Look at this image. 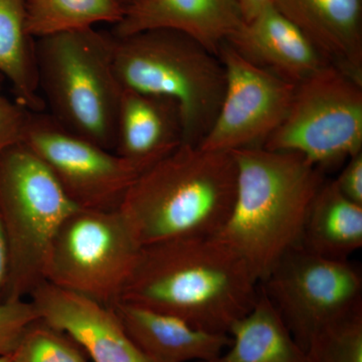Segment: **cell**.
<instances>
[{
	"label": "cell",
	"mask_w": 362,
	"mask_h": 362,
	"mask_svg": "<svg viewBox=\"0 0 362 362\" xmlns=\"http://www.w3.org/2000/svg\"><path fill=\"white\" fill-rule=\"evenodd\" d=\"M258 283L246 262L218 238L173 240L141 247L119 301L228 334L256 303Z\"/></svg>",
	"instance_id": "cell-1"
},
{
	"label": "cell",
	"mask_w": 362,
	"mask_h": 362,
	"mask_svg": "<svg viewBox=\"0 0 362 362\" xmlns=\"http://www.w3.org/2000/svg\"><path fill=\"white\" fill-rule=\"evenodd\" d=\"M232 153L235 201L216 237L262 283L285 254L301 246L309 209L325 180L320 168L293 152L249 148Z\"/></svg>",
	"instance_id": "cell-2"
},
{
	"label": "cell",
	"mask_w": 362,
	"mask_h": 362,
	"mask_svg": "<svg viewBox=\"0 0 362 362\" xmlns=\"http://www.w3.org/2000/svg\"><path fill=\"white\" fill-rule=\"evenodd\" d=\"M235 187L232 152L182 143L136 178L118 209L141 247L216 237L232 211Z\"/></svg>",
	"instance_id": "cell-3"
},
{
	"label": "cell",
	"mask_w": 362,
	"mask_h": 362,
	"mask_svg": "<svg viewBox=\"0 0 362 362\" xmlns=\"http://www.w3.org/2000/svg\"><path fill=\"white\" fill-rule=\"evenodd\" d=\"M113 40L92 28L35 42L37 83L49 116L112 151L123 90L114 70Z\"/></svg>",
	"instance_id": "cell-4"
},
{
	"label": "cell",
	"mask_w": 362,
	"mask_h": 362,
	"mask_svg": "<svg viewBox=\"0 0 362 362\" xmlns=\"http://www.w3.org/2000/svg\"><path fill=\"white\" fill-rule=\"evenodd\" d=\"M113 39L114 70L123 89L175 101L182 120V143L201 144L225 90L220 57L175 30H146Z\"/></svg>",
	"instance_id": "cell-5"
},
{
	"label": "cell",
	"mask_w": 362,
	"mask_h": 362,
	"mask_svg": "<svg viewBox=\"0 0 362 362\" xmlns=\"http://www.w3.org/2000/svg\"><path fill=\"white\" fill-rule=\"evenodd\" d=\"M76 209L51 170L25 143L0 156V218L11 255L8 299L28 298L45 282L52 240Z\"/></svg>",
	"instance_id": "cell-6"
},
{
	"label": "cell",
	"mask_w": 362,
	"mask_h": 362,
	"mask_svg": "<svg viewBox=\"0 0 362 362\" xmlns=\"http://www.w3.org/2000/svg\"><path fill=\"white\" fill-rule=\"evenodd\" d=\"M141 247L119 209H76L52 240L45 282L114 304L120 300Z\"/></svg>",
	"instance_id": "cell-7"
},
{
	"label": "cell",
	"mask_w": 362,
	"mask_h": 362,
	"mask_svg": "<svg viewBox=\"0 0 362 362\" xmlns=\"http://www.w3.org/2000/svg\"><path fill=\"white\" fill-rule=\"evenodd\" d=\"M263 148L293 152L316 168L362 152V83L327 65L296 85L291 106Z\"/></svg>",
	"instance_id": "cell-8"
},
{
	"label": "cell",
	"mask_w": 362,
	"mask_h": 362,
	"mask_svg": "<svg viewBox=\"0 0 362 362\" xmlns=\"http://www.w3.org/2000/svg\"><path fill=\"white\" fill-rule=\"evenodd\" d=\"M262 283L303 351L319 330L362 306V278L356 266L301 246L285 254Z\"/></svg>",
	"instance_id": "cell-9"
},
{
	"label": "cell",
	"mask_w": 362,
	"mask_h": 362,
	"mask_svg": "<svg viewBox=\"0 0 362 362\" xmlns=\"http://www.w3.org/2000/svg\"><path fill=\"white\" fill-rule=\"evenodd\" d=\"M23 142L78 209H118L136 178L148 168L71 133L42 113H32Z\"/></svg>",
	"instance_id": "cell-10"
},
{
	"label": "cell",
	"mask_w": 362,
	"mask_h": 362,
	"mask_svg": "<svg viewBox=\"0 0 362 362\" xmlns=\"http://www.w3.org/2000/svg\"><path fill=\"white\" fill-rule=\"evenodd\" d=\"M225 90L213 126L199 144L213 151L263 148L284 121L296 85L243 58L230 45H221Z\"/></svg>",
	"instance_id": "cell-11"
},
{
	"label": "cell",
	"mask_w": 362,
	"mask_h": 362,
	"mask_svg": "<svg viewBox=\"0 0 362 362\" xmlns=\"http://www.w3.org/2000/svg\"><path fill=\"white\" fill-rule=\"evenodd\" d=\"M28 299L42 321L73 338L93 362H154L133 342L111 305L49 282Z\"/></svg>",
	"instance_id": "cell-12"
},
{
	"label": "cell",
	"mask_w": 362,
	"mask_h": 362,
	"mask_svg": "<svg viewBox=\"0 0 362 362\" xmlns=\"http://www.w3.org/2000/svg\"><path fill=\"white\" fill-rule=\"evenodd\" d=\"M244 23L235 0H134L116 23L114 37L146 30H175L218 54L221 45Z\"/></svg>",
	"instance_id": "cell-13"
},
{
	"label": "cell",
	"mask_w": 362,
	"mask_h": 362,
	"mask_svg": "<svg viewBox=\"0 0 362 362\" xmlns=\"http://www.w3.org/2000/svg\"><path fill=\"white\" fill-rule=\"evenodd\" d=\"M226 42L254 65L294 85L329 65L275 6L244 21Z\"/></svg>",
	"instance_id": "cell-14"
},
{
	"label": "cell",
	"mask_w": 362,
	"mask_h": 362,
	"mask_svg": "<svg viewBox=\"0 0 362 362\" xmlns=\"http://www.w3.org/2000/svg\"><path fill=\"white\" fill-rule=\"evenodd\" d=\"M331 66L362 83V0H276Z\"/></svg>",
	"instance_id": "cell-15"
},
{
	"label": "cell",
	"mask_w": 362,
	"mask_h": 362,
	"mask_svg": "<svg viewBox=\"0 0 362 362\" xmlns=\"http://www.w3.org/2000/svg\"><path fill=\"white\" fill-rule=\"evenodd\" d=\"M111 306L133 342L154 362L209 361L232 344L230 334L197 329L178 317L123 301Z\"/></svg>",
	"instance_id": "cell-16"
},
{
	"label": "cell",
	"mask_w": 362,
	"mask_h": 362,
	"mask_svg": "<svg viewBox=\"0 0 362 362\" xmlns=\"http://www.w3.org/2000/svg\"><path fill=\"white\" fill-rule=\"evenodd\" d=\"M180 108L168 98L123 89L114 152L149 168L182 144Z\"/></svg>",
	"instance_id": "cell-17"
},
{
	"label": "cell",
	"mask_w": 362,
	"mask_h": 362,
	"mask_svg": "<svg viewBox=\"0 0 362 362\" xmlns=\"http://www.w3.org/2000/svg\"><path fill=\"white\" fill-rule=\"evenodd\" d=\"M228 351L213 359L197 362H306L282 317L265 292L246 315L230 326Z\"/></svg>",
	"instance_id": "cell-18"
},
{
	"label": "cell",
	"mask_w": 362,
	"mask_h": 362,
	"mask_svg": "<svg viewBox=\"0 0 362 362\" xmlns=\"http://www.w3.org/2000/svg\"><path fill=\"white\" fill-rule=\"evenodd\" d=\"M362 246V206L350 202L334 181H324L305 221L301 247L325 258L349 259Z\"/></svg>",
	"instance_id": "cell-19"
},
{
	"label": "cell",
	"mask_w": 362,
	"mask_h": 362,
	"mask_svg": "<svg viewBox=\"0 0 362 362\" xmlns=\"http://www.w3.org/2000/svg\"><path fill=\"white\" fill-rule=\"evenodd\" d=\"M26 28L25 0H0V75L32 113L45 108L40 96L35 42Z\"/></svg>",
	"instance_id": "cell-20"
},
{
	"label": "cell",
	"mask_w": 362,
	"mask_h": 362,
	"mask_svg": "<svg viewBox=\"0 0 362 362\" xmlns=\"http://www.w3.org/2000/svg\"><path fill=\"white\" fill-rule=\"evenodd\" d=\"M26 28L35 39L87 30L100 23L122 20L125 7L119 0H25Z\"/></svg>",
	"instance_id": "cell-21"
},
{
	"label": "cell",
	"mask_w": 362,
	"mask_h": 362,
	"mask_svg": "<svg viewBox=\"0 0 362 362\" xmlns=\"http://www.w3.org/2000/svg\"><path fill=\"white\" fill-rule=\"evenodd\" d=\"M304 354L306 362H362V306L319 330Z\"/></svg>",
	"instance_id": "cell-22"
},
{
	"label": "cell",
	"mask_w": 362,
	"mask_h": 362,
	"mask_svg": "<svg viewBox=\"0 0 362 362\" xmlns=\"http://www.w3.org/2000/svg\"><path fill=\"white\" fill-rule=\"evenodd\" d=\"M13 362H88L73 338L42 321L33 322L11 356Z\"/></svg>",
	"instance_id": "cell-23"
},
{
	"label": "cell",
	"mask_w": 362,
	"mask_h": 362,
	"mask_svg": "<svg viewBox=\"0 0 362 362\" xmlns=\"http://www.w3.org/2000/svg\"><path fill=\"white\" fill-rule=\"evenodd\" d=\"M40 314L28 298L0 302V358L11 356Z\"/></svg>",
	"instance_id": "cell-24"
},
{
	"label": "cell",
	"mask_w": 362,
	"mask_h": 362,
	"mask_svg": "<svg viewBox=\"0 0 362 362\" xmlns=\"http://www.w3.org/2000/svg\"><path fill=\"white\" fill-rule=\"evenodd\" d=\"M4 78L0 75V156L13 145L23 141L32 112L16 98L7 96Z\"/></svg>",
	"instance_id": "cell-25"
},
{
	"label": "cell",
	"mask_w": 362,
	"mask_h": 362,
	"mask_svg": "<svg viewBox=\"0 0 362 362\" xmlns=\"http://www.w3.org/2000/svg\"><path fill=\"white\" fill-rule=\"evenodd\" d=\"M333 181L343 197L362 206V152L350 157L341 173Z\"/></svg>",
	"instance_id": "cell-26"
},
{
	"label": "cell",
	"mask_w": 362,
	"mask_h": 362,
	"mask_svg": "<svg viewBox=\"0 0 362 362\" xmlns=\"http://www.w3.org/2000/svg\"><path fill=\"white\" fill-rule=\"evenodd\" d=\"M11 283V255L6 230L0 218V302L8 300Z\"/></svg>",
	"instance_id": "cell-27"
},
{
	"label": "cell",
	"mask_w": 362,
	"mask_h": 362,
	"mask_svg": "<svg viewBox=\"0 0 362 362\" xmlns=\"http://www.w3.org/2000/svg\"><path fill=\"white\" fill-rule=\"evenodd\" d=\"M244 21H251L268 7L275 6L276 0H235Z\"/></svg>",
	"instance_id": "cell-28"
},
{
	"label": "cell",
	"mask_w": 362,
	"mask_h": 362,
	"mask_svg": "<svg viewBox=\"0 0 362 362\" xmlns=\"http://www.w3.org/2000/svg\"><path fill=\"white\" fill-rule=\"evenodd\" d=\"M119 1H120L121 4H123L124 7H126L127 6H129L131 2L134 1V0H119Z\"/></svg>",
	"instance_id": "cell-29"
},
{
	"label": "cell",
	"mask_w": 362,
	"mask_h": 362,
	"mask_svg": "<svg viewBox=\"0 0 362 362\" xmlns=\"http://www.w3.org/2000/svg\"><path fill=\"white\" fill-rule=\"evenodd\" d=\"M0 362H13V361H11V356H7L1 357V358H0Z\"/></svg>",
	"instance_id": "cell-30"
}]
</instances>
